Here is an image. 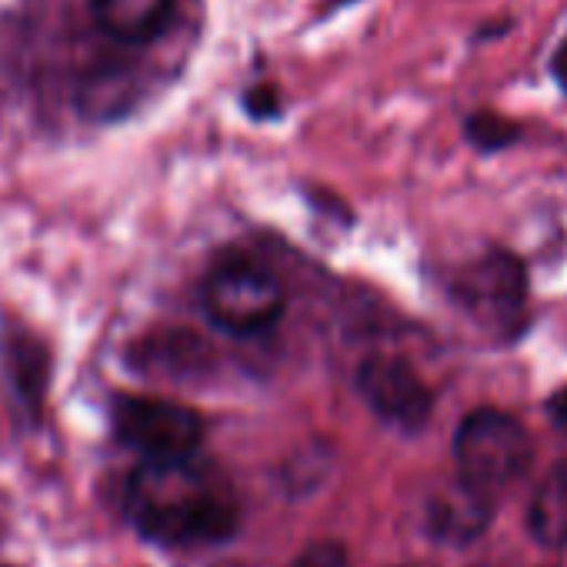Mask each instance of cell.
I'll use <instances>...</instances> for the list:
<instances>
[{"label": "cell", "instance_id": "5b68a950", "mask_svg": "<svg viewBox=\"0 0 567 567\" xmlns=\"http://www.w3.org/2000/svg\"><path fill=\"white\" fill-rule=\"evenodd\" d=\"M358 391L381 421L404 431L424 427L434 408L427 384L401 358H368L358 371Z\"/></svg>", "mask_w": 567, "mask_h": 567}, {"label": "cell", "instance_id": "ba28073f", "mask_svg": "<svg viewBox=\"0 0 567 567\" xmlns=\"http://www.w3.org/2000/svg\"><path fill=\"white\" fill-rule=\"evenodd\" d=\"M530 530L540 544H567V471L544 481L530 504Z\"/></svg>", "mask_w": 567, "mask_h": 567}, {"label": "cell", "instance_id": "52a82bcc", "mask_svg": "<svg viewBox=\"0 0 567 567\" xmlns=\"http://www.w3.org/2000/svg\"><path fill=\"white\" fill-rule=\"evenodd\" d=\"M94 21L121 44L154 41L174 11V0H91Z\"/></svg>", "mask_w": 567, "mask_h": 567}, {"label": "cell", "instance_id": "9c48e42d", "mask_svg": "<svg viewBox=\"0 0 567 567\" xmlns=\"http://www.w3.org/2000/svg\"><path fill=\"white\" fill-rule=\"evenodd\" d=\"M467 134H471V141H474L477 147H484V151H494V147H504V144H511L517 131H514L507 121L494 117V114H477V117H471V124H467Z\"/></svg>", "mask_w": 567, "mask_h": 567}, {"label": "cell", "instance_id": "30bf717a", "mask_svg": "<svg viewBox=\"0 0 567 567\" xmlns=\"http://www.w3.org/2000/svg\"><path fill=\"white\" fill-rule=\"evenodd\" d=\"M291 567H351V560L341 540H315L295 557Z\"/></svg>", "mask_w": 567, "mask_h": 567}, {"label": "cell", "instance_id": "277c9868", "mask_svg": "<svg viewBox=\"0 0 567 567\" xmlns=\"http://www.w3.org/2000/svg\"><path fill=\"white\" fill-rule=\"evenodd\" d=\"M114 434L124 447L137 451L144 461H177L194 457L204 437V424L197 411L164 401V398H137L124 394L111 411Z\"/></svg>", "mask_w": 567, "mask_h": 567}, {"label": "cell", "instance_id": "7c38bea8", "mask_svg": "<svg viewBox=\"0 0 567 567\" xmlns=\"http://www.w3.org/2000/svg\"><path fill=\"white\" fill-rule=\"evenodd\" d=\"M554 78H557V84L567 91V44L557 51V58H554Z\"/></svg>", "mask_w": 567, "mask_h": 567}, {"label": "cell", "instance_id": "8992f818", "mask_svg": "<svg viewBox=\"0 0 567 567\" xmlns=\"http://www.w3.org/2000/svg\"><path fill=\"white\" fill-rule=\"evenodd\" d=\"M461 301L481 318H507L524 301V270L507 254L471 264L461 277Z\"/></svg>", "mask_w": 567, "mask_h": 567}, {"label": "cell", "instance_id": "7a4b0ae2", "mask_svg": "<svg viewBox=\"0 0 567 567\" xmlns=\"http://www.w3.org/2000/svg\"><path fill=\"white\" fill-rule=\"evenodd\" d=\"M204 315L237 338L270 331L284 315V288L280 280L250 257H227L220 260L200 288Z\"/></svg>", "mask_w": 567, "mask_h": 567}, {"label": "cell", "instance_id": "6da1fadb", "mask_svg": "<svg viewBox=\"0 0 567 567\" xmlns=\"http://www.w3.org/2000/svg\"><path fill=\"white\" fill-rule=\"evenodd\" d=\"M131 524L157 544H214L237 530L240 507L230 481L200 457L144 461L127 484Z\"/></svg>", "mask_w": 567, "mask_h": 567}, {"label": "cell", "instance_id": "3957f363", "mask_svg": "<svg viewBox=\"0 0 567 567\" xmlns=\"http://www.w3.org/2000/svg\"><path fill=\"white\" fill-rule=\"evenodd\" d=\"M530 434L504 411H474L454 434V461L461 481L477 494L514 484L530 467Z\"/></svg>", "mask_w": 567, "mask_h": 567}, {"label": "cell", "instance_id": "8fae6325", "mask_svg": "<svg viewBox=\"0 0 567 567\" xmlns=\"http://www.w3.org/2000/svg\"><path fill=\"white\" fill-rule=\"evenodd\" d=\"M550 417H554L557 424H567V388H564L560 394H554V401H550Z\"/></svg>", "mask_w": 567, "mask_h": 567}]
</instances>
